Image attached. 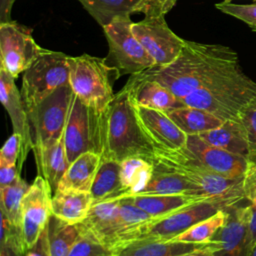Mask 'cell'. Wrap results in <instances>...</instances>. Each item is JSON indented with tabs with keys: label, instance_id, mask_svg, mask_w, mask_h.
<instances>
[{
	"label": "cell",
	"instance_id": "277c9868",
	"mask_svg": "<svg viewBox=\"0 0 256 256\" xmlns=\"http://www.w3.org/2000/svg\"><path fill=\"white\" fill-rule=\"evenodd\" d=\"M153 164L156 168L177 173L197 185L205 196L227 207L245 198L243 177L229 178L206 169L190 156L185 148L179 150L154 149Z\"/></svg>",
	"mask_w": 256,
	"mask_h": 256
},
{
	"label": "cell",
	"instance_id": "f35d334b",
	"mask_svg": "<svg viewBox=\"0 0 256 256\" xmlns=\"http://www.w3.org/2000/svg\"><path fill=\"white\" fill-rule=\"evenodd\" d=\"M23 149V137L19 133H13L0 150V167L16 165Z\"/></svg>",
	"mask_w": 256,
	"mask_h": 256
},
{
	"label": "cell",
	"instance_id": "7c38bea8",
	"mask_svg": "<svg viewBox=\"0 0 256 256\" xmlns=\"http://www.w3.org/2000/svg\"><path fill=\"white\" fill-rule=\"evenodd\" d=\"M98 113L74 95L64 131V143L70 163L88 151L100 154Z\"/></svg>",
	"mask_w": 256,
	"mask_h": 256
},
{
	"label": "cell",
	"instance_id": "8992f818",
	"mask_svg": "<svg viewBox=\"0 0 256 256\" xmlns=\"http://www.w3.org/2000/svg\"><path fill=\"white\" fill-rule=\"evenodd\" d=\"M69 55L49 50L23 72L20 91L27 112L56 89L69 84Z\"/></svg>",
	"mask_w": 256,
	"mask_h": 256
},
{
	"label": "cell",
	"instance_id": "bcb514c9",
	"mask_svg": "<svg viewBox=\"0 0 256 256\" xmlns=\"http://www.w3.org/2000/svg\"><path fill=\"white\" fill-rule=\"evenodd\" d=\"M179 256H212V253L209 249V247L207 246L206 248L194 251V252H190L187 254H183V255H179Z\"/></svg>",
	"mask_w": 256,
	"mask_h": 256
},
{
	"label": "cell",
	"instance_id": "30bf717a",
	"mask_svg": "<svg viewBox=\"0 0 256 256\" xmlns=\"http://www.w3.org/2000/svg\"><path fill=\"white\" fill-rule=\"evenodd\" d=\"M48 51L36 43L30 28L13 20L0 23V67L15 79Z\"/></svg>",
	"mask_w": 256,
	"mask_h": 256
},
{
	"label": "cell",
	"instance_id": "5bb4252c",
	"mask_svg": "<svg viewBox=\"0 0 256 256\" xmlns=\"http://www.w3.org/2000/svg\"><path fill=\"white\" fill-rule=\"evenodd\" d=\"M51 188L45 178L36 176L21 203V228L27 249L32 248L46 229L51 214Z\"/></svg>",
	"mask_w": 256,
	"mask_h": 256
},
{
	"label": "cell",
	"instance_id": "3957f363",
	"mask_svg": "<svg viewBox=\"0 0 256 256\" xmlns=\"http://www.w3.org/2000/svg\"><path fill=\"white\" fill-rule=\"evenodd\" d=\"M256 96V82L240 64L224 71L203 87L181 99L184 105L205 110L218 118L239 120L242 108Z\"/></svg>",
	"mask_w": 256,
	"mask_h": 256
},
{
	"label": "cell",
	"instance_id": "4fadbf2b",
	"mask_svg": "<svg viewBox=\"0 0 256 256\" xmlns=\"http://www.w3.org/2000/svg\"><path fill=\"white\" fill-rule=\"evenodd\" d=\"M227 208V219L215 233L208 247L212 256H248L252 248L249 229L250 202Z\"/></svg>",
	"mask_w": 256,
	"mask_h": 256
},
{
	"label": "cell",
	"instance_id": "74e56055",
	"mask_svg": "<svg viewBox=\"0 0 256 256\" xmlns=\"http://www.w3.org/2000/svg\"><path fill=\"white\" fill-rule=\"evenodd\" d=\"M215 7L225 14L245 22L254 32H256V4L242 5L223 1L217 3Z\"/></svg>",
	"mask_w": 256,
	"mask_h": 256
},
{
	"label": "cell",
	"instance_id": "681fc988",
	"mask_svg": "<svg viewBox=\"0 0 256 256\" xmlns=\"http://www.w3.org/2000/svg\"><path fill=\"white\" fill-rule=\"evenodd\" d=\"M224 1H226V2H231L232 0H224ZM255 1H256V0H255Z\"/></svg>",
	"mask_w": 256,
	"mask_h": 256
},
{
	"label": "cell",
	"instance_id": "ba28073f",
	"mask_svg": "<svg viewBox=\"0 0 256 256\" xmlns=\"http://www.w3.org/2000/svg\"><path fill=\"white\" fill-rule=\"evenodd\" d=\"M74 93L70 85L56 89L27 112L33 139V150L64 135Z\"/></svg>",
	"mask_w": 256,
	"mask_h": 256
},
{
	"label": "cell",
	"instance_id": "9a60e30c",
	"mask_svg": "<svg viewBox=\"0 0 256 256\" xmlns=\"http://www.w3.org/2000/svg\"><path fill=\"white\" fill-rule=\"evenodd\" d=\"M135 111L141 129L154 149L179 150L186 146L188 135L165 112L138 105H135Z\"/></svg>",
	"mask_w": 256,
	"mask_h": 256
},
{
	"label": "cell",
	"instance_id": "f546056e",
	"mask_svg": "<svg viewBox=\"0 0 256 256\" xmlns=\"http://www.w3.org/2000/svg\"><path fill=\"white\" fill-rule=\"evenodd\" d=\"M46 230L49 255L68 256L82 232V227L80 223L69 224L51 215Z\"/></svg>",
	"mask_w": 256,
	"mask_h": 256
},
{
	"label": "cell",
	"instance_id": "4316f807",
	"mask_svg": "<svg viewBox=\"0 0 256 256\" xmlns=\"http://www.w3.org/2000/svg\"><path fill=\"white\" fill-rule=\"evenodd\" d=\"M85 10L103 27L120 17L141 13L145 0H78Z\"/></svg>",
	"mask_w": 256,
	"mask_h": 256
},
{
	"label": "cell",
	"instance_id": "f1b7e54d",
	"mask_svg": "<svg viewBox=\"0 0 256 256\" xmlns=\"http://www.w3.org/2000/svg\"><path fill=\"white\" fill-rule=\"evenodd\" d=\"M127 198L154 218L163 217L191 204L206 201L202 198L186 194L133 195Z\"/></svg>",
	"mask_w": 256,
	"mask_h": 256
},
{
	"label": "cell",
	"instance_id": "e0dca14e",
	"mask_svg": "<svg viewBox=\"0 0 256 256\" xmlns=\"http://www.w3.org/2000/svg\"><path fill=\"white\" fill-rule=\"evenodd\" d=\"M0 99L11 119L14 132L23 137V149L18 161V167L21 170L29 151L33 150L31 126L21 91L15 84V78L2 67H0Z\"/></svg>",
	"mask_w": 256,
	"mask_h": 256
},
{
	"label": "cell",
	"instance_id": "7bdbcfd3",
	"mask_svg": "<svg viewBox=\"0 0 256 256\" xmlns=\"http://www.w3.org/2000/svg\"><path fill=\"white\" fill-rule=\"evenodd\" d=\"M24 256H50L48 252L47 244V230L45 229L41 234L38 242L32 247L29 248Z\"/></svg>",
	"mask_w": 256,
	"mask_h": 256
},
{
	"label": "cell",
	"instance_id": "7dc6e473",
	"mask_svg": "<svg viewBox=\"0 0 256 256\" xmlns=\"http://www.w3.org/2000/svg\"><path fill=\"white\" fill-rule=\"evenodd\" d=\"M0 256H20L14 251L6 247H0Z\"/></svg>",
	"mask_w": 256,
	"mask_h": 256
},
{
	"label": "cell",
	"instance_id": "b9f144b4",
	"mask_svg": "<svg viewBox=\"0 0 256 256\" xmlns=\"http://www.w3.org/2000/svg\"><path fill=\"white\" fill-rule=\"evenodd\" d=\"M21 170L18 165L0 167V187L13 184L20 176Z\"/></svg>",
	"mask_w": 256,
	"mask_h": 256
},
{
	"label": "cell",
	"instance_id": "d6986e66",
	"mask_svg": "<svg viewBox=\"0 0 256 256\" xmlns=\"http://www.w3.org/2000/svg\"><path fill=\"white\" fill-rule=\"evenodd\" d=\"M125 86L128 88L135 105L163 112L184 106L179 98L156 81L131 75Z\"/></svg>",
	"mask_w": 256,
	"mask_h": 256
},
{
	"label": "cell",
	"instance_id": "c3c4849f",
	"mask_svg": "<svg viewBox=\"0 0 256 256\" xmlns=\"http://www.w3.org/2000/svg\"><path fill=\"white\" fill-rule=\"evenodd\" d=\"M248 256H256V243L252 246L251 250L248 253Z\"/></svg>",
	"mask_w": 256,
	"mask_h": 256
},
{
	"label": "cell",
	"instance_id": "d6a6232c",
	"mask_svg": "<svg viewBox=\"0 0 256 256\" xmlns=\"http://www.w3.org/2000/svg\"><path fill=\"white\" fill-rule=\"evenodd\" d=\"M30 185L19 177L13 184L0 187V212L12 223L21 226V203Z\"/></svg>",
	"mask_w": 256,
	"mask_h": 256
},
{
	"label": "cell",
	"instance_id": "8d00e7d4",
	"mask_svg": "<svg viewBox=\"0 0 256 256\" xmlns=\"http://www.w3.org/2000/svg\"><path fill=\"white\" fill-rule=\"evenodd\" d=\"M239 121L243 124L249 147L248 162L256 164V96L240 111Z\"/></svg>",
	"mask_w": 256,
	"mask_h": 256
},
{
	"label": "cell",
	"instance_id": "60d3db41",
	"mask_svg": "<svg viewBox=\"0 0 256 256\" xmlns=\"http://www.w3.org/2000/svg\"><path fill=\"white\" fill-rule=\"evenodd\" d=\"M177 0H145L141 13L145 16H158L168 13L176 4Z\"/></svg>",
	"mask_w": 256,
	"mask_h": 256
},
{
	"label": "cell",
	"instance_id": "7a4b0ae2",
	"mask_svg": "<svg viewBox=\"0 0 256 256\" xmlns=\"http://www.w3.org/2000/svg\"><path fill=\"white\" fill-rule=\"evenodd\" d=\"M98 139L102 159L121 162L139 157L153 162L154 147L141 129L125 85L105 110L98 113Z\"/></svg>",
	"mask_w": 256,
	"mask_h": 256
},
{
	"label": "cell",
	"instance_id": "ffe728a7",
	"mask_svg": "<svg viewBox=\"0 0 256 256\" xmlns=\"http://www.w3.org/2000/svg\"><path fill=\"white\" fill-rule=\"evenodd\" d=\"M207 246L208 244L138 239L120 243L112 251L113 256H179Z\"/></svg>",
	"mask_w": 256,
	"mask_h": 256
},
{
	"label": "cell",
	"instance_id": "9c48e42d",
	"mask_svg": "<svg viewBox=\"0 0 256 256\" xmlns=\"http://www.w3.org/2000/svg\"><path fill=\"white\" fill-rule=\"evenodd\" d=\"M225 208H227V206L215 201H202L191 204L163 217L152 219L137 228L124 242L138 239L172 240L197 222Z\"/></svg>",
	"mask_w": 256,
	"mask_h": 256
},
{
	"label": "cell",
	"instance_id": "ee69618b",
	"mask_svg": "<svg viewBox=\"0 0 256 256\" xmlns=\"http://www.w3.org/2000/svg\"><path fill=\"white\" fill-rule=\"evenodd\" d=\"M15 0H0V23L12 21L11 10Z\"/></svg>",
	"mask_w": 256,
	"mask_h": 256
},
{
	"label": "cell",
	"instance_id": "4dcf8cb0",
	"mask_svg": "<svg viewBox=\"0 0 256 256\" xmlns=\"http://www.w3.org/2000/svg\"><path fill=\"white\" fill-rule=\"evenodd\" d=\"M154 173L153 162L139 157L127 158L120 162V180L126 197L141 192L150 182Z\"/></svg>",
	"mask_w": 256,
	"mask_h": 256
},
{
	"label": "cell",
	"instance_id": "44dd1931",
	"mask_svg": "<svg viewBox=\"0 0 256 256\" xmlns=\"http://www.w3.org/2000/svg\"><path fill=\"white\" fill-rule=\"evenodd\" d=\"M33 152L39 173L45 178L51 191L55 192L60 180L70 165L65 148L64 135L55 141L33 150Z\"/></svg>",
	"mask_w": 256,
	"mask_h": 256
},
{
	"label": "cell",
	"instance_id": "7402d4cb",
	"mask_svg": "<svg viewBox=\"0 0 256 256\" xmlns=\"http://www.w3.org/2000/svg\"><path fill=\"white\" fill-rule=\"evenodd\" d=\"M93 205L90 192L56 190L51 198V214L69 224L82 223Z\"/></svg>",
	"mask_w": 256,
	"mask_h": 256
},
{
	"label": "cell",
	"instance_id": "e575fe53",
	"mask_svg": "<svg viewBox=\"0 0 256 256\" xmlns=\"http://www.w3.org/2000/svg\"><path fill=\"white\" fill-rule=\"evenodd\" d=\"M1 235L0 247H6L20 256H24L27 246L25 244L22 228L12 223L3 213H1Z\"/></svg>",
	"mask_w": 256,
	"mask_h": 256
},
{
	"label": "cell",
	"instance_id": "5b68a950",
	"mask_svg": "<svg viewBox=\"0 0 256 256\" xmlns=\"http://www.w3.org/2000/svg\"><path fill=\"white\" fill-rule=\"evenodd\" d=\"M69 85L86 106L102 112L114 97L113 82L119 78L118 71L109 66L105 58L88 54L70 56Z\"/></svg>",
	"mask_w": 256,
	"mask_h": 256
},
{
	"label": "cell",
	"instance_id": "83f0119b",
	"mask_svg": "<svg viewBox=\"0 0 256 256\" xmlns=\"http://www.w3.org/2000/svg\"><path fill=\"white\" fill-rule=\"evenodd\" d=\"M165 113L187 135H199L221 126L224 122V120L205 110L186 105Z\"/></svg>",
	"mask_w": 256,
	"mask_h": 256
},
{
	"label": "cell",
	"instance_id": "1f68e13d",
	"mask_svg": "<svg viewBox=\"0 0 256 256\" xmlns=\"http://www.w3.org/2000/svg\"><path fill=\"white\" fill-rule=\"evenodd\" d=\"M228 208V207H227ZM227 208L221 209L212 216L203 219L188 230L169 241H179L194 244H208L215 233L222 227L227 219Z\"/></svg>",
	"mask_w": 256,
	"mask_h": 256
},
{
	"label": "cell",
	"instance_id": "836d02e7",
	"mask_svg": "<svg viewBox=\"0 0 256 256\" xmlns=\"http://www.w3.org/2000/svg\"><path fill=\"white\" fill-rule=\"evenodd\" d=\"M152 219H154V217L133 204L127 197L121 198L119 204L120 236L118 244L124 242L137 228Z\"/></svg>",
	"mask_w": 256,
	"mask_h": 256
},
{
	"label": "cell",
	"instance_id": "2e32d148",
	"mask_svg": "<svg viewBox=\"0 0 256 256\" xmlns=\"http://www.w3.org/2000/svg\"><path fill=\"white\" fill-rule=\"evenodd\" d=\"M184 148L206 169L225 177H243L248 165L246 158L212 146L199 135H188Z\"/></svg>",
	"mask_w": 256,
	"mask_h": 256
},
{
	"label": "cell",
	"instance_id": "603a6c76",
	"mask_svg": "<svg viewBox=\"0 0 256 256\" xmlns=\"http://www.w3.org/2000/svg\"><path fill=\"white\" fill-rule=\"evenodd\" d=\"M101 160V155L93 151L79 155L70 163L56 190L90 192Z\"/></svg>",
	"mask_w": 256,
	"mask_h": 256
},
{
	"label": "cell",
	"instance_id": "8fae6325",
	"mask_svg": "<svg viewBox=\"0 0 256 256\" xmlns=\"http://www.w3.org/2000/svg\"><path fill=\"white\" fill-rule=\"evenodd\" d=\"M164 16H145L141 21L133 22L131 25L133 34L154 60V67L172 63L186 43V40L170 29Z\"/></svg>",
	"mask_w": 256,
	"mask_h": 256
},
{
	"label": "cell",
	"instance_id": "52a82bcc",
	"mask_svg": "<svg viewBox=\"0 0 256 256\" xmlns=\"http://www.w3.org/2000/svg\"><path fill=\"white\" fill-rule=\"evenodd\" d=\"M130 16L120 17L103 27L108 42L106 63L118 71L119 77L134 75L155 66L154 60L131 30Z\"/></svg>",
	"mask_w": 256,
	"mask_h": 256
},
{
	"label": "cell",
	"instance_id": "ac0fdd59",
	"mask_svg": "<svg viewBox=\"0 0 256 256\" xmlns=\"http://www.w3.org/2000/svg\"><path fill=\"white\" fill-rule=\"evenodd\" d=\"M120 199H112L92 205L86 219L80 223L101 243L113 249L119 242Z\"/></svg>",
	"mask_w": 256,
	"mask_h": 256
},
{
	"label": "cell",
	"instance_id": "d590c367",
	"mask_svg": "<svg viewBox=\"0 0 256 256\" xmlns=\"http://www.w3.org/2000/svg\"><path fill=\"white\" fill-rule=\"evenodd\" d=\"M68 256H113V251L82 227V232Z\"/></svg>",
	"mask_w": 256,
	"mask_h": 256
},
{
	"label": "cell",
	"instance_id": "d4e9b609",
	"mask_svg": "<svg viewBox=\"0 0 256 256\" xmlns=\"http://www.w3.org/2000/svg\"><path fill=\"white\" fill-rule=\"evenodd\" d=\"M173 194H186V195L202 198L206 201H212L205 196V194L197 185L190 182L185 177L174 172L158 169L155 166H154V173L150 182L141 192H139L136 195H173Z\"/></svg>",
	"mask_w": 256,
	"mask_h": 256
},
{
	"label": "cell",
	"instance_id": "6da1fadb",
	"mask_svg": "<svg viewBox=\"0 0 256 256\" xmlns=\"http://www.w3.org/2000/svg\"><path fill=\"white\" fill-rule=\"evenodd\" d=\"M238 64L237 53L228 46L186 40L181 53L172 63L134 75L158 82L181 100Z\"/></svg>",
	"mask_w": 256,
	"mask_h": 256
},
{
	"label": "cell",
	"instance_id": "f6af8a7d",
	"mask_svg": "<svg viewBox=\"0 0 256 256\" xmlns=\"http://www.w3.org/2000/svg\"><path fill=\"white\" fill-rule=\"evenodd\" d=\"M249 229L251 235V245L256 243V205L250 203V217H249Z\"/></svg>",
	"mask_w": 256,
	"mask_h": 256
},
{
	"label": "cell",
	"instance_id": "ab89813d",
	"mask_svg": "<svg viewBox=\"0 0 256 256\" xmlns=\"http://www.w3.org/2000/svg\"><path fill=\"white\" fill-rule=\"evenodd\" d=\"M243 192L246 200L256 205V164L248 162L243 175Z\"/></svg>",
	"mask_w": 256,
	"mask_h": 256
},
{
	"label": "cell",
	"instance_id": "484cf974",
	"mask_svg": "<svg viewBox=\"0 0 256 256\" xmlns=\"http://www.w3.org/2000/svg\"><path fill=\"white\" fill-rule=\"evenodd\" d=\"M93 205L127 196L120 180V162L102 159L90 190Z\"/></svg>",
	"mask_w": 256,
	"mask_h": 256
},
{
	"label": "cell",
	"instance_id": "cb8c5ba5",
	"mask_svg": "<svg viewBox=\"0 0 256 256\" xmlns=\"http://www.w3.org/2000/svg\"><path fill=\"white\" fill-rule=\"evenodd\" d=\"M208 144L244 157L248 160L249 147L245 128L239 120H226L215 129L199 134Z\"/></svg>",
	"mask_w": 256,
	"mask_h": 256
}]
</instances>
